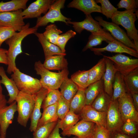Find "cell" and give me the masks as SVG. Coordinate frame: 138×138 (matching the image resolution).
<instances>
[{
  "mask_svg": "<svg viewBox=\"0 0 138 138\" xmlns=\"http://www.w3.org/2000/svg\"><path fill=\"white\" fill-rule=\"evenodd\" d=\"M29 23H28L23 27L21 30L15 33L5 41L8 46L7 56L8 61L6 72L11 74L17 68L15 63L16 57L22 52L21 44L23 39L28 35L34 34L38 28L34 26L30 27Z\"/></svg>",
  "mask_w": 138,
  "mask_h": 138,
  "instance_id": "obj_1",
  "label": "cell"
},
{
  "mask_svg": "<svg viewBox=\"0 0 138 138\" xmlns=\"http://www.w3.org/2000/svg\"><path fill=\"white\" fill-rule=\"evenodd\" d=\"M34 68L36 74L41 76L40 80L42 87L48 90L58 89L69 74L68 69L57 73L51 71L45 68L40 61L35 62Z\"/></svg>",
  "mask_w": 138,
  "mask_h": 138,
  "instance_id": "obj_2",
  "label": "cell"
},
{
  "mask_svg": "<svg viewBox=\"0 0 138 138\" xmlns=\"http://www.w3.org/2000/svg\"><path fill=\"white\" fill-rule=\"evenodd\" d=\"M137 10L131 9L124 11H118L111 19L112 22L123 27L127 31V34L138 50V31L135 23L137 19L135 12Z\"/></svg>",
  "mask_w": 138,
  "mask_h": 138,
  "instance_id": "obj_3",
  "label": "cell"
},
{
  "mask_svg": "<svg viewBox=\"0 0 138 138\" xmlns=\"http://www.w3.org/2000/svg\"><path fill=\"white\" fill-rule=\"evenodd\" d=\"M36 94H32L20 91L15 100L18 113L17 121L23 126H26L30 118L36 101Z\"/></svg>",
  "mask_w": 138,
  "mask_h": 138,
  "instance_id": "obj_4",
  "label": "cell"
},
{
  "mask_svg": "<svg viewBox=\"0 0 138 138\" xmlns=\"http://www.w3.org/2000/svg\"><path fill=\"white\" fill-rule=\"evenodd\" d=\"M11 77L20 91L34 94L42 87L40 80L22 73L17 67Z\"/></svg>",
  "mask_w": 138,
  "mask_h": 138,
  "instance_id": "obj_5",
  "label": "cell"
},
{
  "mask_svg": "<svg viewBox=\"0 0 138 138\" xmlns=\"http://www.w3.org/2000/svg\"><path fill=\"white\" fill-rule=\"evenodd\" d=\"M65 2V0H55L44 15L37 18L34 27L38 28L45 26L49 23H54L56 21L63 22L68 25L67 21H71V19L64 16L61 12V9L64 7Z\"/></svg>",
  "mask_w": 138,
  "mask_h": 138,
  "instance_id": "obj_6",
  "label": "cell"
},
{
  "mask_svg": "<svg viewBox=\"0 0 138 138\" xmlns=\"http://www.w3.org/2000/svg\"><path fill=\"white\" fill-rule=\"evenodd\" d=\"M67 24L73 25L76 32L80 34L84 30H86L93 34L101 35L104 36L110 41L114 40L110 33L102 28L98 22L94 19L91 14L86 15L85 19L80 22L67 21Z\"/></svg>",
  "mask_w": 138,
  "mask_h": 138,
  "instance_id": "obj_7",
  "label": "cell"
},
{
  "mask_svg": "<svg viewBox=\"0 0 138 138\" xmlns=\"http://www.w3.org/2000/svg\"><path fill=\"white\" fill-rule=\"evenodd\" d=\"M95 19L103 28L110 33L111 35L114 39L138 52V50L133 42L128 37L127 33L119 25L112 22H110L104 20L101 16L95 17Z\"/></svg>",
  "mask_w": 138,
  "mask_h": 138,
  "instance_id": "obj_8",
  "label": "cell"
},
{
  "mask_svg": "<svg viewBox=\"0 0 138 138\" xmlns=\"http://www.w3.org/2000/svg\"><path fill=\"white\" fill-rule=\"evenodd\" d=\"M104 56L112 62L117 71L124 76L138 69L137 59L119 53L112 56Z\"/></svg>",
  "mask_w": 138,
  "mask_h": 138,
  "instance_id": "obj_9",
  "label": "cell"
},
{
  "mask_svg": "<svg viewBox=\"0 0 138 138\" xmlns=\"http://www.w3.org/2000/svg\"><path fill=\"white\" fill-rule=\"evenodd\" d=\"M118 107L124 121L130 119L138 123V112L134 105L131 95L126 93L117 99Z\"/></svg>",
  "mask_w": 138,
  "mask_h": 138,
  "instance_id": "obj_10",
  "label": "cell"
},
{
  "mask_svg": "<svg viewBox=\"0 0 138 138\" xmlns=\"http://www.w3.org/2000/svg\"><path fill=\"white\" fill-rule=\"evenodd\" d=\"M22 9L0 13V26L13 29L19 32L25 24Z\"/></svg>",
  "mask_w": 138,
  "mask_h": 138,
  "instance_id": "obj_11",
  "label": "cell"
},
{
  "mask_svg": "<svg viewBox=\"0 0 138 138\" xmlns=\"http://www.w3.org/2000/svg\"><path fill=\"white\" fill-rule=\"evenodd\" d=\"M123 122L117 99L111 100L106 112V128L110 133L119 131Z\"/></svg>",
  "mask_w": 138,
  "mask_h": 138,
  "instance_id": "obj_12",
  "label": "cell"
},
{
  "mask_svg": "<svg viewBox=\"0 0 138 138\" xmlns=\"http://www.w3.org/2000/svg\"><path fill=\"white\" fill-rule=\"evenodd\" d=\"M96 124L95 123L81 120L73 127L63 131L64 136L73 135L78 138H86L93 136Z\"/></svg>",
  "mask_w": 138,
  "mask_h": 138,
  "instance_id": "obj_13",
  "label": "cell"
},
{
  "mask_svg": "<svg viewBox=\"0 0 138 138\" xmlns=\"http://www.w3.org/2000/svg\"><path fill=\"white\" fill-rule=\"evenodd\" d=\"M55 0H37L31 4L22 11L24 19L37 18L42 14H45Z\"/></svg>",
  "mask_w": 138,
  "mask_h": 138,
  "instance_id": "obj_14",
  "label": "cell"
},
{
  "mask_svg": "<svg viewBox=\"0 0 138 138\" xmlns=\"http://www.w3.org/2000/svg\"><path fill=\"white\" fill-rule=\"evenodd\" d=\"M104 47L101 48H92L90 49L96 55H102V52L106 51L119 53H125L136 58L138 57V52L135 50L130 48L115 39L109 41Z\"/></svg>",
  "mask_w": 138,
  "mask_h": 138,
  "instance_id": "obj_15",
  "label": "cell"
},
{
  "mask_svg": "<svg viewBox=\"0 0 138 138\" xmlns=\"http://www.w3.org/2000/svg\"><path fill=\"white\" fill-rule=\"evenodd\" d=\"M17 111L16 101L0 110V137L2 138H6L7 130L12 123L14 114Z\"/></svg>",
  "mask_w": 138,
  "mask_h": 138,
  "instance_id": "obj_16",
  "label": "cell"
},
{
  "mask_svg": "<svg viewBox=\"0 0 138 138\" xmlns=\"http://www.w3.org/2000/svg\"><path fill=\"white\" fill-rule=\"evenodd\" d=\"M79 115L83 120L94 122L97 125L106 128V112H100L91 105H86Z\"/></svg>",
  "mask_w": 138,
  "mask_h": 138,
  "instance_id": "obj_17",
  "label": "cell"
},
{
  "mask_svg": "<svg viewBox=\"0 0 138 138\" xmlns=\"http://www.w3.org/2000/svg\"><path fill=\"white\" fill-rule=\"evenodd\" d=\"M48 91V89L42 87L40 90L36 94V101L30 117L31 124L29 130L31 132H34L37 127L38 121L42 115L41 109L42 104Z\"/></svg>",
  "mask_w": 138,
  "mask_h": 138,
  "instance_id": "obj_18",
  "label": "cell"
},
{
  "mask_svg": "<svg viewBox=\"0 0 138 138\" xmlns=\"http://www.w3.org/2000/svg\"><path fill=\"white\" fill-rule=\"evenodd\" d=\"M105 57L106 70L102 79L103 81L104 91L111 98L113 92V84L115 74L117 72L113 62L109 59Z\"/></svg>",
  "mask_w": 138,
  "mask_h": 138,
  "instance_id": "obj_19",
  "label": "cell"
},
{
  "mask_svg": "<svg viewBox=\"0 0 138 138\" xmlns=\"http://www.w3.org/2000/svg\"><path fill=\"white\" fill-rule=\"evenodd\" d=\"M67 7L80 10L86 15L94 12L101 13V6L94 0H74L69 3Z\"/></svg>",
  "mask_w": 138,
  "mask_h": 138,
  "instance_id": "obj_20",
  "label": "cell"
},
{
  "mask_svg": "<svg viewBox=\"0 0 138 138\" xmlns=\"http://www.w3.org/2000/svg\"><path fill=\"white\" fill-rule=\"evenodd\" d=\"M0 76L1 77V83L5 86L8 93L9 98L7 103L10 104L15 100L19 90L14 81L12 79L8 77L4 67L1 66H0Z\"/></svg>",
  "mask_w": 138,
  "mask_h": 138,
  "instance_id": "obj_21",
  "label": "cell"
},
{
  "mask_svg": "<svg viewBox=\"0 0 138 138\" xmlns=\"http://www.w3.org/2000/svg\"><path fill=\"white\" fill-rule=\"evenodd\" d=\"M65 56L55 55L46 57L43 65L49 70H57L60 71L68 69V63Z\"/></svg>",
  "mask_w": 138,
  "mask_h": 138,
  "instance_id": "obj_22",
  "label": "cell"
},
{
  "mask_svg": "<svg viewBox=\"0 0 138 138\" xmlns=\"http://www.w3.org/2000/svg\"><path fill=\"white\" fill-rule=\"evenodd\" d=\"M34 34L42 45L45 57L55 55L65 56L66 55V53L62 52L57 46L48 41L43 33L36 32Z\"/></svg>",
  "mask_w": 138,
  "mask_h": 138,
  "instance_id": "obj_23",
  "label": "cell"
},
{
  "mask_svg": "<svg viewBox=\"0 0 138 138\" xmlns=\"http://www.w3.org/2000/svg\"><path fill=\"white\" fill-rule=\"evenodd\" d=\"M104 91L103 83L102 78L89 85L85 89V105H91L98 95Z\"/></svg>",
  "mask_w": 138,
  "mask_h": 138,
  "instance_id": "obj_24",
  "label": "cell"
},
{
  "mask_svg": "<svg viewBox=\"0 0 138 138\" xmlns=\"http://www.w3.org/2000/svg\"><path fill=\"white\" fill-rule=\"evenodd\" d=\"M106 70L105 59V57L103 56L99 61L96 64L89 69L88 86L101 79Z\"/></svg>",
  "mask_w": 138,
  "mask_h": 138,
  "instance_id": "obj_25",
  "label": "cell"
},
{
  "mask_svg": "<svg viewBox=\"0 0 138 138\" xmlns=\"http://www.w3.org/2000/svg\"><path fill=\"white\" fill-rule=\"evenodd\" d=\"M61 95L70 101L79 89L77 86L70 79L67 77L61 83L59 87Z\"/></svg>",
  "mask_w": 138,
  "mask_h": 138,
  "instance_id": "obj_26",
  "label": "cell"
},
{
  "mask_svg": "<svg viewBox=\"0 0 138 138\" xmlns=\"http://www.w3.org/2000/svg\"><path fill=\"white\" fill-rule=\"evenodd\" d=\"M57 102L43 109L42 116L38 121L37 127L49 123L58 121L59 118L57 113Z\"/></svg>",
  "mask_w": 138,
  "mask_h": 138,
  "instance_id": "obj_27",
  "label": "cell"
},
{
  "mask_svg": "<svg viewBox=\"0 0 138 138\" xmlns=\"http://www.w3.org/2000/svg\"><path fill=\"white\" fill-rule=\"evenodd\" d=\"M85 105V90L79 89L70 101V111L79 114Z\"/></svg>",
  "mask_w": 138,
  "mask_h": 138,
  "instance_id": "obj_28",
  "label": "cell"
},
{
  "mask_svg": "<svg viewBox=\"0 0 138 138\" xmlns=\"http://www.w3.org/2000/svg\"><path fill=\"white\" fill-rule=\"evenodd\" d=\"M111 100V98L104 91L98 95L91 106L98 111L107 112Z\"/></svg>",
  "mask_w": 138,
  "mask_h": 138,
  "instance_id": "obj_29",
  "label": "cell"
},
{
  "mask_svg": "<svg viewBox=\"0 0 138 138\" xmlns=\"http://www.w3.org/2000/svg\"><path fill=\"white\" fill-rule=\"evenodd\" d=\"M113 94L111 100H117L127 93L123 79V76L118 72L116 74L113 84Z\"/></svg>",
  "mask_w": 138,
  "mask_h": 138,
  "instance_id": "obj_30",
  "label": "cell"
},
{
  "mask_svg": "<svg viewBox=\"0 0 138 138\" xmlns=\"http://www.w3.org/2000/svg\"><path fill=\"white\" fill-rule=\"evenodd\" d=\"M123 79L127 93H138V69L123 76Z\"/></svg>",
  "mask_w": 138,
  "mask_h": 138,
  "instance_id": "obj_31",
  "label": "cell"
},
{
  "mask_svg": "<svg viewBox=\"0 0 138 138\" xmlns=\"http://www.w3.org/2000/svg\"><path fill=\"white\" fill-rule=\"evenodd\" d=\"M28 0H12L4 2H0V13L16 10L19 9H25Z\"/></svg>",
  "mask_w": 138,
  "mask_h": 138,
  "instance_id": "obj_32",
  "label": "cell"
},
{
  "mask_svg": "<svg viewBox=\"0 0 138 138\" xmlns=\"http://www.w3.org/2000/svg\"><path fill=\"white\" fill-rule=\"evenodd\" d=\"M80 118L79 114L70 110L62 119L58 120L57 124L58 126L63 131H65L75 125Z\"/></svg>",
  "mask_w": 138,
  "mask_h": 138,
  "instance_id": "obj_33",
  "label": "cell"
},
{
  "mask_svg": "<svg viewBox=\"0 0 138 138\" xmlns=\"http://www.w3.org/2000/svg\"><path fill=\"white\" fill-rule=\"evenodd\" d=\"M89 70H79L71 76L70 79L77 86L79 89L85 90L88 86Z\"/></svg>",
  "mask_w": 138,
  "mask_h": 138,
  "instance_id": "obj_34",
  "label": "cell"
},
{
  "mask_svg": "<svg viewBox=\"0 0 138 138\" xmlns=\"http://www.w3.org/2000/svg\"><path fill=\"white\" fill-rule=\"evenodd\" d=\"M58 121L37 127L33 132V138H48L56 125Z\"/></svg>",
  "mask_w": 138,
  "mask_h": 138,
  "instance_id": "obj_35",
  "label": "cell"
},
{
  "mask_svg": "<svg viewBox=\"0 0 138 138\" xmlns=\"http://www.w3.org/2000/svg\"><path fill=\"white\" fill-rule=\"evenodd\" d=\"M62 32L55 24H51L46 27L43 34L48 41L56 45L57 39L59 35Z\"/></svg>",
  "mask_w": 138,
  "mask_h": 138,
  "instance_id": "obj_36",
  "label": "cell"
},
{
  "mask_svg": "<svg viewBox=\"0 0 138 138\" xmlns=\"http://www.w3.org/2000/svg\"><path fill=\"white\" fill-rule=\"evenodd\" d=\"M138 124L130 119L123 121L120 131L133 138H137L138 135Z\"/></svg>",
  "mask_w": 138,
  "mask_h": 138,
  "instance_id": "obj_37",
  "label": "cell"
},
{
  "mask_svg": "<svg viewBox=\"0 0 138 138\" xmlns=\"http://www.w3.org/2000/svg\"><path fill=\"white\" fill-rule=\"evenodd\" d=\"M61 96L58 89H48L47 95L43 101L41 108L43 109L56 103Z\"/></svg>",
  "mask_w": 138,
  "mask_h": 138,
  "instance_id": "obj_38",
  "label": "cell"
},
{
  "mask_svg": "<svg viewBox=\"0 0 138 138\" xmlns=\"http://www.w3.org/2000/svg\"><path fill=\"white\" fill-rule=\"evenodd\" d=\"M97 3L101 4V13L105 16L108 19L111 18L113 15L118 10V8L114 7L108 0H96Z\"/></svg>",
  "mask_w": 138,
  "mask_h": 138,
  "instance_id": "obj_39",
  "label": "cell"
},
{
  "mask_svg": "<svg viewBox=\"0 0 138 138\" xmlns=\"http://www.w3.org/2000/svg\"><path fill=\"white\" fill-rule=\"evenodd\" d=\"M104 41L107 43L111 41L102 35L91 34L89 37L88 41L82 50V51L84 52L88 49H90L94 47L100 45L102 41Z\"/></svg>",
  "mask_w": 138,
  "mask_h": 138,
  "instance_id": "obj_40",
  "label": "cell"
},
{
  "mask_svg": "<svg viewBox=\"0 0 138 138\" xmlns=\"http://www.w3.org/2000/svg\"><path fill=\"white\" fill-rule=\"evenodd\" d=\"M70 101L62 96L57 102V113L59 119H62L70 110Z\"/></svg>",
  "mask_w": 138,
  "mask_h": 138,
  "instance_id": "obj_41",
  "label": "cell"
},
{
  "mask_svg": "<svg viewBox=\"0 0 138 138\" xmlns=\"http://www.w3.org/2000/svg\"><path fill=\"white\" fill-rule=\"evenodd\" d=\"M76 32L70 30L65 33L59 35L56 41V45L63 52L65 53V47L68 41L74 37Z\"/></svg>",
  "mask_w": 138,
  "mask_h": 138,
  "instance_id": "obj_42",
  "label": "cell"
},
{
  "mask_svg": "<svg viewBox=\"0 0 138 138\" xmlns=\"http://www.w3.org/2000/svg\"><path fill=\"white\" fill-rule=\"evenodd\" d=\"M16 32L12 28L0 26V48L4 42L14 35Z\"/></svg>",
  "mask_w": 138,
  "mask_h": 138,
  "instance_id": "obj_43",
  "label": "cell"
},
{
  "mask_svg": "<svg viewBox=\"0 0 138 138\" xmlns=\"http://www.w3.org/2000/svg\"><path fill=\"white\" fill-rule=\"evenodd\" d=\"M117 6L118 8H124L127 10L135 9L138 7V1L121 0Z\"/></svg>",
  "mask_w": 138,
  "mask_h": 138,
  "instance_id": "obj_44",
  "label": "cell"
},
{
  "mask_svg": "<svg viewBox=\"0 0 138 138\" xmlns=\"http://www.w3.org/2000/svg\"><path fill=\"white\" fill-rule=\"evenodd\" d=\"M93 138H111L110 132L106 128L96 125Z\"/></svg>",
  "mask_w": 138,
  "mask_h": 138,
  "instance_id": "obj_45",
  "label": "cell"
},
{
  "mask_svg": "<svg viewBox=\"0 0 138 138\" xmlns=\"http://www.w3.org/2000/svg\"><path fill=\"white\" fill-rule=\"evenodd\" d=\"M7 52V50L0 48V63L7 65L8 64Z\"/></svg>",
  "mask_w": 138,
  "mask_h": 138,
  "instance_id": "obj_46",
  "label": "cell"
},
{
  "mask_svg": "<svg viewBox=\"0 0 138 138\" xmlns=\"http://www.w3.org/2000/svg\"><path fill=\"white\" fill-rule=\"evenodd\" d=\"M48 138H66L60 136L59 133V128H58L57 124L54 128ZM71 138H78L75 136Z\"/></svg>",
  "mask_w": 138,
  "mask_h": 138,
  "instance_id": "obj_47",
  "label": "cell"
},
{
  "mask_svg": "<svg viewBox=\"0 0 138 138\" xmlns=\"http://www.w3.org/2000/svg\"><path fill=\"white\" fill-rule=\"evenodd\" d=\"M111 133V138H133L119 131Z\"/></svg>",
  "mask_w": 138,
  "mask_h": 138,
  "instance_id": "obj_48",
  "label": "cell"
},
{
  "mask_svg": "<svg viewBox=\"0 0 138 138\" xmlns=\"http://www.w3.org/2000/svg\"><path fill=\"white\" fill-rule=\"evenodd\" d=\"M7 103L5 96L3 94H0V110L6 106Z\"/></svg>",
  "mask_w": 138,
  "mask_h": 138,
  "instance_id": "obj_49",
  "label": "cell"
},
{
  "mask_svg": "<svg viewBox=\"0 0 138 138\" xmlns=\"http://www.w3.org/2000/svg\"><path fill=\"white\" fill-rule=\"evenodd\" d=\"M134 106L137 111H138V93H135L131 95Z\"/></svg>",
  "mask_w": 138,
  "mask_h": 138,
  "instance_id": "obj_50",
  "label": "cell"
},
{
  "mask_svg": "<svg viewBox=\"0 0 138 138\" xmlns=\"http://www.w3.org/2000/svg\"><path fill=\"white\" fill-rule=\"evenodd\" d=\"M2 88L1 85V80H0V94H2Z\"/></svg>",
  "mask_w": 138,
  "mask_h": 138,
  "instance_id": "obj_51",
  "label": "cell"
},
{
  "mask_svg": "<svg viewBox=\"0 0 138 138\" xmlns=\"http://www.w3.org/2000/svg\"><path fill=\"white\" fill-rule=\"evenodd\" d=\"M93 138V136H90V137H87V138Z\"/></svg>",
  "mask_w": 138,
  "mask_h": 138,
  "instance_id": "obj_52",
  "label": "cell"
},
{
  "mask_svg": "<svg viewBox=\"0 0 138 138\" xmlns=\"http://www.w3.org/2000/svg\"><path fill=\"white\" fill-rule=\"evenodd\" d=\"M0 138H2L1 137H0Z\"/></svg>",
  "mask_w": 138,
  "mask_h": 138,
  "instance_id": "obj_53",
  "label": "cell"
}]
</instances>
